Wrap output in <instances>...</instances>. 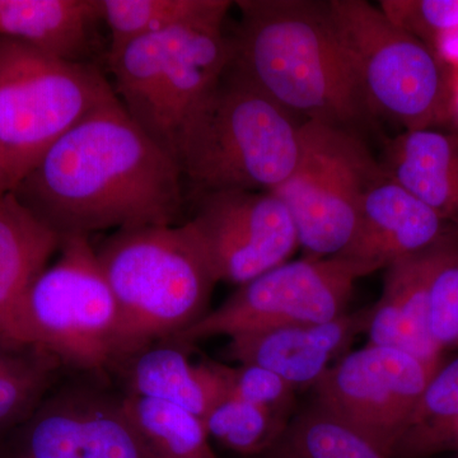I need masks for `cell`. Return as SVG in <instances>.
I'll return each instance as SVG.
<instances>
[{
  "label": "cell",
  "instance_id": "6da1fadb",
  "mask_svg": "<svg viewBox=\"0 0 458 458\" xmlns=\"http://www.w3.org/2000/svg\"><path fill=\"white\" fill-rule=\"evenodd\" d=\"M11 192L62 240L181 225L186 207L176 159L119 99L60 138Z\"/></svg>",
  "mask_w": 458,
  "mask_h": 458
},
{
  "label": "cell",
  "instance_id": "7a4b0ae2",
  "mask_svg": "<svg viewBox=\"0 0 458 458\" xmlns=\"http://www.w3.org/2000/svg\"><path fill=\"white\" fill-rule=\"evenodd\" d=\"M232 65L304 122L352 129L369 113L327 2L240 0Z\"/></svg>",
  "mask_w": 458,
  "mask_h": 458
},
{
  "label": "cell",
  "instance_id": "3957f363",
  "mask_svg": "<svg viewBox=\"0 0 458 458\" xmlns=\"http://www.w3.org/2000/svg\"><path fill=\"white\" fill-rule=\"evenodd\" d=\"M96 254L119 316L114 369L140 349L180 335L208 312L218 280L188 222L119 229Z\"/></svg>",
  "mask_w": 458,
  "mask_h": 458
},
{
  "label": "cell",
  "instance_id": "277c9868",
  "mask_svg": "<svg viewBox=\"0 0 458 458\" xmlns=\"http://www.w3.org/2000/svg\"><path fill=\"white\" fill-rule=\"evenodd\" d=\"M301 123L228 66L190 114L176 161L194 198L228 190L273 191L293 172Z\"/></svg>",
  "mask_w": 458,
  "mask_h": 458
},
{
  "label": "cell",
  "instance_id": "5b68a950",
  "mask_svg": "<svg viewBox=\"0 0 458 458\" xmlns=\"http://www.w3.org/2000/svg\"><path fill=\"white\" fill-rule=\"evenodd\" d=\"M117 99L98 66L0 38V192L13 191L60 138Z\"/></svg>",
  "mask_w": 458,
  "mask_h": 458
},
{
  "label": "cell",
  "instance_id": "8992f818",
  "mask_svg": "<svg viewBox=\"0 0 458 458\" xmlns=\"http://www.w3.org/2000/svg\"><path fill=\"white\" fill-rule=\"evenodd\" d=\"M107 57L126 113L176 159L180 132L231 65L233 41L225 21H205L134 38Z\"/></svg>",
  "mask_w": 458,
  "mask_h": 458
},
{
  "label": "cell",
  "instance_id": "52a82bcc",
  "mask_svg": "<svg viewBox=\"0 0 458 458\" xmlns=\"http://www.w3.org/2000/svg\"><path fill=\"white\" fill-rule=\"evenodd\" d=\"M60 256L33 280L3 339L36 346L78 375L110 378L116 302L89 237L63 238Z\"/></svg>",
  "mask_w": 458,
  "mask_h": 458
},
{
  "label": "cell",
  "instance_id": "ba28073f",
  "mask_svg": "<svg viewBox=\"0 0 458 458\" xmlns=\"http://www.w3.org/2000/svg\"><path fill=\"white\" fill-rule=\"evenodd\" d=\"M331 22L370 114L403 131L452 125L454 71L366 0H328Z\"/></svg>",
  "mask_w": 458,
  "mask_h": 458
},
{
  "label": "cell",
  "instance_id": "9c48e42d",
  "mask_svg": "<svg viewBox=\"0 0 458 458\" xmlns=\"http://www.w3.org/2000/svg\"><path fill=\"white\" fill-rule=\"evenodd\" d=\"M382 167L352 129L303 122L293 172L273 194L285 204L306 258L342 256L351 247L364 194Z\"/></svg>",
  "mask_w": 458,
  "mask_h": 458
},
{
  "label": "cell",
  "instance_id": "30bf717a",
  "mask_svg": "<svg viewBox=\"0 0 458 458\" xmlns=\"http://www.w3.org/2000/svg\"><path fill=\"white\" fill-rule=\"evenodd\" d=\"M381 269L344 256L286 261L237 292L172 342L191 348L210 337L322 324L345 313L355 282Z\"/></svg>",
  "mask_w": 458,
  "mask_h": 458
},
{
  "label": "cell",
  "instance_id": "8fae6325",
  "mask_svg": "<svg viewBox=\"0 0 458 458\" xmlns=\"http://www.w3.org/2000/svg\"><path fill=\"white\" fill-rule=\"evenodd\" d=\"M438 369L409 352L369 345L346 352L315 385L316 403L393 458L419 399Z\"/></svg>",
  "mask_w": 458,
  "mask_h": 458
},
{
  "label": "cell",
  "instance_id": "7c38bea8",
  "mask_svg": "<svg viewBox=\"0 0 458 458\" xmlns=\"http://www.w3.org/2000/svg\"><path fill=\"white\" fill-rule=\"evenodd\" d=\"M186 222L200 240L218 283L246 284L289 261L300 247L288 208L270 191L201 195Z\"/></svg>",
  "mask_w": 458,
  "mask_h": 458
},
{
  "label": "cell",
  "instance_id": "4fadbf2b",
  "mask_svg": "<svg viewBox=\"0 0 458 458\" xmlns=\"http://www.w3.org/2000/svg\"><path fill=\"white\" fill-rule=\"evenodd\" d=\"M108 379L80 375L54 386L14 434L12 458H143Z\"/></svg>",
  "mask_w": 458,
  "mask_h": 458
},
{
  "label": "cell",
  "instance_id": "5bb4252c",
  "mask_svg": "<svg viewBox=\"0 0 458 458\" xmlns=\"http://www.w3.org/2000/svg\"><path fill=\"white\" fill-rule=\"evenodd\" d=\"M456 228L382 174L364 194L360 225L344 258L378 267L454 242Z\"/></svg>",
  "mask_w": 458,
  "mask_h": 458
},
{
  "label": "cell",
  "instance_id": "9a60e30c",
  "mask_svg": "<svg viewBox=\"0 0 458 458\" xmlns=\"http://www.w3.org/2000/svg\"><path fill=\"white\" fill-rule=\"evenodd\" d=\"M369 309L344 313L322 324L289 325L229 337L225 355L238 364H256L294 388L318 384L354 337L366 331Z\"/></svg>",
  "mask_w": 458,
  "mask_h": 458
},
{
  "label": "cell",
  "instance_id": "2e32d148",
  "mask_svg": "<svg viewBox=\"0 0 458 458\" xmlns=\"http://www.w3.org/2000/svg\"><path fill=\"white\" fill-rule=\"evenodd\" d=\"M441 247L388 265L384 292L370 307L366 327L372 345L400 349L434 369L442 366L443 352L430 336L428 300L434 262Z\"/></svg>",
  "mask_w": 458,
  "mask_h": 458
},
{
  "label": "cell",
  "instance_id": "e0dca14e",
  "mask_svg": "<svg viewBox=\"0 0 458 458\" xmlns=\"http://www.w3.org/2000/svg\"><path fill=\"white\" fill-rule=\"evenodd\" d=\"M188 346L164 340L140 349L114 367L125 394L164 401L185 409L201 420L216 403L227 397L221 363H192Z\"/></svg>",
  "mask_w": 458,
  "mask_h": 458
},
{
  "label": "cell",
  "instance_id": "ac0fdd59",
  "mask_svg": "<svg viewBox=\"0 0 458 458\" xmlns=\"http://www.w3.org/2000/svg\"><path fill=\"white\" fill-rule=\"evenodd\" d=\"M382 170L458 231V125L400 132L387 141Z\"/></svg>",
  "mask_w": 458,
  "mask_h": 458
},
{
  "label": "cell",
  "instance_id": "d6986e66",
  "mask_svg": "<svg viewBox=\"0 0 458 458\" xmlns=\"http://www.w3.org/2000/svg\"><path fill=\"white\" fill-rule=\"evenodd\" d=\"M98 0H0V38H14L72 62H84Z\"/></svg>",
  "mask_w": 458,
  "mask_h": 458
},
{
  "label": "cell",
  "instance_id": "ffe728a7",
  "mask_svg": "<svg viewBox=\"0 0 458 458\" xmlns=\"http://www.w3.org/2000/svg\"><path fill=\"white\" fill-rule=\"evenodd\" d=\"M62 245L13 192H0V337L33 280Z\"/></svg>",
  "mask_w": 458,
  "mask_h": 458
},
{
  "label": "cell",
  "instance_id": "44dd1931",
  "mask_svg": "<svg viewBox=\"0 0 458 458\" xmlns=\"http://www.w3.org/2000/svg\"><path fill=\"white\" fill-rule=\"evenodd\" d=\"M123 408L143 458H219L203 420L164 401L125 394Z\"/></svg>",
  "mask_w": 458,
  "mask_h": 458
},
{
  "label": "cell",
  "instance_id": "7402d4cb",
  "mask_svg": "<svg viewBox=\"0 0 458 458\" xmlns=\"http://www.w3.org/2000/svg\"><path fill=\"white\" fill-rule=\"evenodd\" d=\"M63 369L49 352L0 337V437L13 432L32 414Z\"/></svg>",
  "mask_w": 458,
  "mask_h": 458
},
{
  "label": "cell",
  "instance_id": "603a6c76",
  "mask_svg": "<svg viewBox=\"0 0 458 458\" xmlns=\"http://www.w3.org/2000/svg\"><path fill=\"white\" fill-rule=\"evenodd\" d=\"M255 458H390L372 439L313 403L292 419L273 447Z\"/></svg>",
  "mask_w": 458,
  "mask_h": 458
},
{
  "label": "cell",
  "instance_id": "cb8c5ba5",
  "mask_svg": "<svg viewBox=\"0 0 458 458\" xmlns=\"http://www.w3.org/2000/svg\"><path fill=\"white\" fill-rule=\"evenodd\" d=\"M111 32L110 50L126 42L174 27L225 21L231 0H98Z\"/></svg>",
  "mask_w": 458,
  "mask_h": 458
},
{
  "label": "cell",
  "instance_id": "d4e9b609",
  "mask_svg": "<svg viewBox=\"0 0 458 458\" xmlns=\"http://www.w3.org/2000/svg\"><path fill=\"white\" fill-rule=\"evenodd\" d=\"M458 424V358L439 367L428 382L393 458H420L454 447Z\"/></svg>",
  "mask_w": 458,
  "mask_h": 458
},
{
  "label": "cell",
  "instance_id": "484cf974",
  "mask_svg": "<svg viewBox=\"0 0 458 458\" xmlns=\"http://www.w3.org/2000/svg\"><path fill=\"white\" fill-rule=\"evenodd\" d=\"M210 439L246 457H258L273 447L289 421L246 401L225 397L203 419Z\"/></svg>",
  "mask_w": 458,
  "mask_h": 458
},
{
  "label": "cell",
  "instance_id": "4316f807",
  "mask_svg": "<svg viewBox=\"0 0 458 458\" xmlns=\"http://www.w3.org/2000/svg\"><path fill=\"white\" fill-rule=\"evenodd\" d=\"M378 4L394 25L439 55L458 36V0H381Z\"/></svg>",
  "mask_w": 458,
  "mask_h": 458
},
{
  "label": "cell",
  "instance_id": "83f0119b",
  "mask_svg": "<svg viewBox=\"0 0 458 458\" xmlns=\"http://www.w3.org/2000/svg\"><path fill=\"white\" fill-rule=\"evenodd\" d=\"M433 342L442 352L458 349V246H442L434 262L428 300Z\"/></svg>",
  "mask_w": 458,
  "mask_h": 458
},
{
  "label": "cell",
  "instance_id": "f1b7e54d",
  "mask_svg": "<svg viewBox=\"0 0 458 458\" xmlns=\"http://www.w3.org/2000/svg\"><path fill=\"white\" fill-rule=\"evenodd\" d=\"M227 396L254 403L256 406L286 419L293 406L295 390L285 379L256 364L228 366L221 363Z\"/></svg>",
  "mask_w": 458,
  "mask_h": 458
},
{
  "label": "cell",
  "instance_id": "f546056e",
  "mask_svg": "<svg viewBox=\"0 0 458 458\" xmlns=\"http://www.w3.org/2000/svg\"><path fill=\"white\" fill-rule=\"evenodd\" d=\"M458 125V75L454 74V122Z\"/></svg>",
  "mask_w": 458,
  "mask_h": 458
},
{
  "label": "cell",
  "instance_id": "4dcf8cb0",
  "mask_svg": "<svg viewBox=\"0 0 458 458\" xmlns=\"http://www.w3.org/2000/svg\"><path fill=\"white\" fill-rule=\"evenodd\" d=\"M454 445H458V424L454 433Z\"/></svg>",
  "mask_w": 458,
  "mask_h": 458
}]
</instances>
